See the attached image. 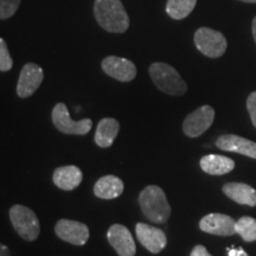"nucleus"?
Returning <instances> with one entry per match:
<instances>
[{"label":"nucleus","instance_id":"15","mask_svg":"<svg viewBox=\"0 0 256 256\" xmlns=\"http://www.w3.org/2000/svg\"><path fill=\"white\" fill-rule=\"evenodd\" d=\"M54 184L63 191H72L81 185L83 174L78 166L68 165L55 170L52 176Z\"/></svg>","mask_w":256,"mask_h":256},{"label":"nucleus","instance_id":"3","mask_svg":"<svg viewBox=\"0 0 256 256\" xmlns=\"http://www.w3.org/2000/svg\"><path fill=\"white\" fill-rule=\"evenodd\" d=\"M150 75L160 92L171 96H183L188 92V84L174 66L166 63H153Z\"/></svg>","mask_w":256,"mask_h":256},{"label":"nucleus","instance_id":"27","mask_svg":"<svg viewBox=\"0 0 256 256\" xmlns=\"http://www.w3.org/2000/svg\"><path fill=\"white\" fill-rule=\"evenodd\" d=\"M252 34H254V40L256 42V17L254 19V22H252Z\"/></svg>","mask_w":256,"mask_h":256},{"label":"nucleus","instance_id":"21","mask_svg":"<svg viewBox=\"0 0 256 256\" xmlns=\"http://www.w3.org/2000/svg\"><path fill=\"white\" fill-rule=\"evenodd\" d=\"M236 234L246 242L256 241V220L252 217H242L236 220Z\"/></svg>","mask_w":256,"mask_h":256},{"label":"nucleus","instance_id":"13","mask_svg":"<svg viewBox=\"0 0 256 256\" xmlns=\"http://www.w3.org/2000/svg\"><path fill=\"white\" fill-rule=\"evenodd\" d=\"M202 232L216 236H232L236 234V220L223 214H210L200 220Z\"/></svg>","mask_w":256,"mask_h":256},{"label":"nucleus","instance_id":"9","mask_svg":"<svg viewBox=\"0 0 256 256\" xmlns=\"http://www.w3.org/2000/svg\"><path fill=\"white\" fill-rule=\"evenodd\" d=\"M44 81V72L36 63H28L22 69L17 84V94L20 98H31Z\"/></svg>","mask_w":256,"mask_h":256},{"label":"nucleus","instance_id":"4","mask_svg":"<svg viewBox=\"0 0 256 256\" xmlns=\"http://www.w3.org/2000/svg\"><path fill=\"white\" fill-rule=\"evenodd\" d=\"M10 220L19 236L25 241L34 242L40 238V223L30 208L14 206L10 210Z\"/></svg>","mask_w":256,"mask_h":256},{"label":"nucleus","instance_id":"10","mask_svg":"<svg viewBox=\"0 0 256 256\" xmlns=\"http://www.w3.org/2000/svg\"><path fill=\"white\" fill-rule=\"evenodd\" d=\"M102 70L112 78L120 82H130L136 78V66L132 60L122 57L110 56L102 60Z\"/></svg>","mask_w":256,"mask_h":256},{"label":"nucleus","instance_id":"19","mask_svg":"<svg viewBox=\"0 0 256 256\" xmlns=\"http://www.w3.org/2000/svg\"><path fill=\"white\" fill-rule=\"evenodd\" d=\"M200 168L204 172L211 176H224L234 171L235 162L228 156L209 154L200 160Z\"/></svg>","mask_w":256,"mask_h":256},{"label":"nucleus","instance_id":"16","mask_svg":"<svg viewBox=\"0 0 256 256\" xmlns=\"http://www.w3.org/2000/svg\"><path fill=\"white\" fill-rule=\"evenodd\" d=\"M124 190V184L116 176H104L96 182L94 186L95 196L100 200H110L119 198Z\"/></svg>","mask_w":256,"mask_h":256},{"label":"nucleus","instance_id":"7","mask_svg":"<svg viewBox=\"0 0 256 256\" xmlns=\"http://www.w3.org/2000/svg\"><path fill=\"white\" fill-rule=\"evenodd\" d=\"M215 121V110L211 106H202L185 118L183 130L188 138H200L212 126Z\"/></svg>","mask_w":256,"mask_h":256},{"label":"nucleus","instance_id":"11","mask_svg":"<svg viewBox=\"0 0 256 256\" xmlns=\"http://www.w3.org/2000/svg\"><path fill=\"white\" fill-rule=\"evenodd\" d=\"M136 232L142 247L152 254H159L168 246V238L162 229L154 228L146 223H138Z\"/></svg>","mask_w":256,"mask_h":256},{"label":"nucleus","instance_id":"29","mask_svg":"<svg viewBox=\"0 0 256 256\" xmlns=\"http://www.w3.org/2000/svg\"><path fill=\"white\" fill-rule=\"evenodd\" d=\"M240 2H248V4H256V0H240Z\"/></svg>","mask_w":256,"mask_h":256},{"label":"nucleus","instance_id":"2","mask_svg":"<svg viewBox=\"0 0 256 256\" xmlns=\"http://www.w3.org/2000/svg\"><path fill=\"white\" fill-rule=\"evenodd\" d=\"M139 204L146 218L153 223H166L171 216V206L165 192L156 185L144 188L139 196Z\"/></svg>","mask_w":256,"mask_h":256},{"label":"nucleus","instance_id":"1","mask_svg":"<svg viewBox=\"0 0 256 256\" xmlns=\"http://www.w3.org/2000/svg\"><path fill=\"white\" fill-rule=\"evenodd\" d=\"M94 16L102 28L110 34H124L130 17L121 0H95Z\"/></svg>","mask_w":256,"mask_h":256},{"label":"nucleus","instance_id":"14","mask_svg":"<svg viewBox=\"0 0 256 256\" xmlns=\"http://www.w3.org/2000/svg\"><path fill=\"white\" fill-rule=\"evenodd\" d=\"M216 146L222 151L238 153V154L256 159V142L242 136H234V134L222 136L217 139Z\"/></svg>","mask_w":256,"mask_h":256},{"label":"nucleus","instance_id":"6","mask_svg":"<svg viewBox=\"0 0 256 256\" xmlns=\"http://www.w3.org/2000/svg\"><path fill=\"white\" fill-rule=\"evenodd\" d=\"M51 116L57 130L68 136H86L92 128V121L90 119H83L81 121L72 120L68 107L62 102L54 107Z\"/></svg>","mask_w":256,"mask_h":256},{"label":"nucleus","instance_id":"8","mask_svg":"<svg viewBox=\"0 0 256 256\" xmlns=\"http://www.w3.org/2000/svg\"><path fill=\"white\" fill-rule=\"evenodd\" d=\"M55 232L62 241L78 247L84 246L90 236L89 228L86 224L72 220H58L55 226Z\"/></svg>","mask_w":256,"mask_h":256},{"label":"nucleus","instance_id":"25","mask_svg":"<svg viewBox=\"0 0 256 256\" xmlns=\"http://www.w3.org/2000/svg\"><path fill=\"white\" fill-rule=\"evenodd\" d=\"M191 256H211V255L209 254V252L206 250V248L204 247V246H196L191 252Z\"/></svg>","mask_w":256,"mask_h":256},{"label":"nucleus","instance_id":"26","mask_svg":"<svg viewBox=\"0 0 256 256\" xmlns=\"http://www.w3.org/2000/svg\"><path fill=\"white\" fill-rule=\"evenodd\" d=\"M0 255H2V256H11V254H10L8 248L6 247V246H4V244L0 246Z\"/></svg>","mask_w":256,"mask_h":256},{"label":"nucleus","instance_id":"20","mask_svg":"<svg viewBox=\"0 0 256 256\" xmlns=\"http://www.w3.org/2000/svg\"><path fill=\"white\" fill-rule=\"evenodd\" d=\"M197 5V0H168L166 14L174 20H182L192 14Z\"/></svg>","mask_w":256,"mask_h":256},{"label":"nucleus","instance_id":"24","mask_svg":"<svg viewBox=\"0 0 256 256\" xmlns=\"http://www.w3.org/2000/svg\"><path fill=\"white\" fill-rule=\"evenodd\" d=\"M247 108H248L249 115H250L252 118V124H254V126L256 128V92H252V94L249 95L248 101H247Z\"/></svg>","mask_w":256,"mask_h":256},{"label":"nucleus","instance_id":"5","mask_svg":"<svg viewBox=\"0 0 256 256\" xmlns=\"http://www.w3.org/2000/svg\"><path fill=\"white\" fill-rule=\"evenodd\" d=\"M194 40L198 51L209 58H220L228 48V42L222 32L209 28H198Z\"/></svg>","mask_w":256,"mask_h":256},{"label":"nucleus","instance_id":"22","mask_svg":"<svg viewBox=\"0 0 256 256\" xmlns=\"http://www.w3.org/2000/svg\"><path fill=\"white\" fill-rule=\"evenodd\" d=\"M22 0H0V19L8 20L17 14Z\"/></svg>","mask_w":256,"mask_h":256},{"label":"nucleus","instance_id":"18","mask_svg":"<svg viewBox=\"0 0 256 256\" xmlns=\"http://www.w3.org/2000/svg\"><path fill=\"white\" fill-rule=\"evenodd\" d=\"M223 192L236 203L242 206H256V190L244 183H228L223 186Z\"/></svg>","mask_w":256,"mask_h":256},{"label":"nucleus","instance_id":"28","mask_svg":"<svg viewBox=\"0 0 256 256\" xmlns=\"http://www.w3.org/2000/svg\"><path fill=\"white\" fill-rule=\"evenodd\" d=\"M238 255V250L235 249H229V256H236Z\"/></svg>","mask_w":256,"mask_h":256},{"label":"nucleus","instance_id":"12","mask_svg":"<svg viewBox=\"0 0 256 256\" xmlns=\"http://www.w3.org/2000/svg\"><path fill=\"white\" fill-rule=\"evenodd\" d=\"M108 241L119 256H136V246L134 238L126 226L114 224L108 230Z\"/></svg>","mask_w":256,"mask_h":256},{"label":"nucleus","instance_id":"23","mask_svg":"<svg viewBox=\"0 0 256 256\" xmlns=\"http://www.w3.org/2000/svg\"><path fill=\"white\" fill-rule=\"evenodd\" d=\"M14 66V60L10 54L8 44L4 38H0V70L2 72H10Z\"/></svg>","mask_w":256,"mask_h":256},{"label":"nucleus","instance_id":"17","mask_svg":"<svg viewBox=\"0 0 256 256\" xmlns=\"http://www.w3.org/2000/svg\"><path fill=\"white\" fill-rule=\"evenodd\" d=\"M120 132L119 121L113 118H104L98 124L95 133V142L101 148H108L113 145Z\"/></svg>","mask_w":256,"mask_h":256}]
</instances>
